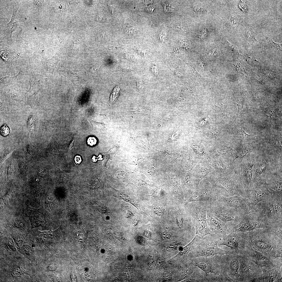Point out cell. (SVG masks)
<instances>
[{"label":"cell","mask_w":282,"mask_h":282,"mask_svg":"<svg viewBox=\"0 0 282 282\" xmlns=\"http://www.w3.org/2000/svg\"><path fill=\"white\" fill-rule=\"evenodd\" d=\"M282 149L262 146L255 154L252 186L256 184L265 182L269 175L282 169Z\"/></svg>","instance_id":"6da1fadb"},{"label":"cell","mask_w":282,"mask_h":282,"mask_svg":"<svg viewBox=\"0 0 282 282\" xmlns=\"http://www.w3.org/2000/svg\"><path fill=\"white\" fill-rule=\"evenodd\" d=\"M244 234L246 246L274 259L282 258V243L273 233L259 228Z\"/></svg>","instance_id":"7a4b0ae2"},{"label":"cell","mask_w":282,"mask_h":282,"mask_svg":"<svg viewBox=\"0 0 282 282\" xmlns=\"http://www.w3.org/2000/svg\"><path fill=\"white\" fill-rule=\"evenodd\" d=\"M222 256L195 257L191 259L190 264L197 266L204 273L206 282H230L223 269Z\"/></svg>","instance_id":"3957f363"},{"label":"cell","mask_w":282,"mask_h":282,"mask_svg":"<svg viewBox=\"0 0 282 282\" xmlns=\"http://www.w3.org/2000/svg\"><path fill=\"white\" fill-rule=\"evenodd\" d=\"M196 239L194 247L189 255L192 258L198 257L222 256L231 253V250H225L219 248L218 244L221 238L214 233L207 235L202 238L196 234Z\"/></svg>","instance_id":"277c9868"},{"label":"cell","mask_w":282,"mask_h":282,"mask_svg":"<svg viewBox=\"0 0 282 282\" xmlns=\"http://www.w3.org/2000/svg\"><path fill=\"white\" fill-rule=\"evenodd\" d=\"M255 209V212L267 227L269 224L282 220V197L273 193L256 204Z\"/></svg>","instance_id":"5b68a950"},{"label":"cell","mask_w":282,"mask_h":282,"mask_svg":"<svg viewBox=\"0 0 282 282\" xmlns=\"http://www.w3.org/2000/svg\"><path fill=\"white\" fill-rule=\"evenodd\" d=\"M255 159V154L249 153L243 157L236 159L233 162L235 173L237 176L246 195L252 185Z\"/></svg>","instance_id":"8992f818"},{"label":"cell","mask_w":282,"mask_h":282,"mask_svg":"<svg viewBox=\"0 0 282 282\" xmlns=\"http://www.w3.org/2000/svg\"><path fill=\"white\" fill-rule=\"evenodd\" d=\"M207 210V212L225 224L232 221L239 223L243 216V215L234 208L218 201L217 202L216 201L208 202Z\"/></svg>","instance_id":"52a82bcc"},{"label":"cell","mask_w":282,"mask_h":282,"mask_svg":"<svg viewBox=\"0 0 282 282\" xmlns=\"http://www.w3.org/2000/svg\"><path fill=\"white\" fill-rule=\"evenodd\" d=\"M194 207L193 225L196 230V234L202 238L213 232L209 228L207 219L208 202H196Z\"/></svg>","instance_id":"ba28073f"},{"label":"cell","mask_w":282,"mask_h":282,"mask_svg":"<svg viewBox=\"0 0 282 282\" xmlns=\"http://www.w3.org/2000/svg\"><path fill=\"white\" fill-rule=\"evenodd\" d=\"M239 282H259L261 268L243 254H239Z\"/></svg>","instance_id":"9c48e42d"},{"label":"cell","mask_w":282,"mask_h":282,"mask_svg":"<svg viewBox=\"0 0 282 282\" xmlns=\"http://www.w3.org/2000/svg\"><path fill=\"white\" fill-rule=\"evenodd\" d=\"M210 182L214 186L225 191L231 196L239 195L247 198L245 191L235 173L230 176H221Z\"/></svg>","instance_id":"30bf717a"},{"label":"cell","mask_w":282,"mask_h":282,"mask_svg":"<svg viewBox=\"0 0 282 282\" xmlns=\"http://www.w3.org/2000/svg\"><path fill=\"white\" fill-rule=\"evenodd\" d=\"M218 202L235 209L242 215L255 212V206H253L249 199L239 195L226 197L222 195L216 198Z\"/></svg>","instance_id":"8fae6325"},{"label":"cell","mask_w":282,"mask_h":282,"mask_svg":"<svg viewBox=\"0 0 282 282\" xmlns=\"http://www.w3.org/2000/svg\"><path fill=\"white\" fill-rule=\"evenodd\" d=\"M221 261L224 272L231 282H239V254L232 250L230 253L222 256Z\"/></svg>","instance_id":"7c38bea8"},{"label":"cell","mask_w":282,"mask_h":282,"mask_svg":"<svg viewBox=\"0 0 282 282\" xmlns=\"http://www.w3.org/2000/svg\"><path fill=\"white\" fill-rule=\"evenodd\" d=\"M267 227L257 214L252 212L244 215L241 221L233 228L232 231L245 232L259 228L266 229Z\"/></svg>","instance_id":"4fadbf2b"},{"label":"cell","mask_w":282,"mask_h":282,"mask_svg":"<svg viewBox=\"0 0 282 282\" xmlns=\"http://www.w3.org/2000/svg\"><path fill=\"white\" fill-rule=\"evenodd\" d=\"M219 244L226 246L239 254H242L246 247L244 232L232 231L221 239Z\"/></svg>","instance_id":"5bb4252c"},{"label":"cell","mask_w":282,"mask_h":282,"mask_svg":"<svg viewBox=\"0 0 282 282\" xmlns=\"http://www.w3.org/2000/svg\"><path fill=\"white\" fill-rule=\"evenodd\" d=\"M282 258L278 257L267 267L261 268L262 273L260 282H281Z\"/></svg>","instance_id":"9a60e30c"},{"label":"cell","mask_w":282,"mask_h":282,"mask_svg":"<svg viewBox=\"0 0 282 282\" xmlns=\"http://www.w3.org/2000/svg\"><path fill=\"white\" fill-rule=\"evenodd\" d=\"M272 193L265 182L253 185L247 193L246 197L252 204L255 206L260 202L266 199Z\"/></svg>","instance_id":"2e32d148"},{"label":"cell","mask_w":282,"mask_h":282,"mask_svg":"<svg viewBox=\"0 0 282 282\" xmlns=\"http://www.w3.org/2000/svg\"><path fill=\"white\" fill-rule=\"evenodd\" d=\"M242 254L245 255L261 268L269 266L273 263L275 259L246 245Z\"/></svg>","instance_id":"e0dca14e"},{"label":"cell","mask_w":282,"mask_h":282,"mask_svg":"<svg viewBox=\"0 0 282 282\" xmlns=\"http://www.w3.org/2000/svg\"><path fill=\"white\" fill-rule=\"evenodd\" d=\"M220 195L213 190L205 188L197 189L185 202V205L192 202H212L217 201V196Z\"/></svg>","instance_id":"ac0fdd59"},{"label":"cell","mask_w":282,"mask_h":282,"mask_svg":"<svg viewBox=\"0 0 282 282\" xmlns=\"http://www.w3.org/2000/svg\"><path fill=\"white\" fill-rule=\"evenodd\" d=\"M260 144H253L249 143H239L233 149L231 159L233 162L236 159L244 157L249 153H256L261 146Z\"/></svg>","instance_id":"d6986e66"},{"label":"cell","mask_w":282,"mask_h":282,"mask_svg":"<svg viewBox=\"0 0 282 282\" xmlns=\"http://www.w3.org/2000/svg\"><path fill=\"white\" fill-rule=\"evenodd\" d=\"M207 224L209 229L221 239L227 235V226L225 223L207 212Z\"/></svg>","instance_id":"ffe728a7"},{"label":"cell","mask_w":282,"mask_h":282,"mask_svg":"<svg viewBox=\"0 0 282 282\" xmlns=\"http://www.w3.org/2000/svg\"><path fill=\"white\" fill-rule=\"evenodd\" d=\"M282 169L269 175L265 179V183L269 190L282 197Z\"/></svg>","instance_id":"44dd1931"},{"label":"cell","mask_w":282,"mask_h":282,"mask_svg":"<svg viewBox=\"0 0 282 282\" xmlns=\"http://www.w3.org/2000/svg\"><path fill=\"white\" fill-rule=\"evenodd\" d=\"M25 211V214L29 218L32 228L40 226L44 223L43 215L38 209L27 206Z\"/></svg>","instance_id":"7402d4cb"},{"label":"cell","mask_w":282,"mask_h":282,"mask_svg":"<svg viewBox=\"0 0 282 282\" xmlns=\"http://www.w3.org/2000/svg\"><path fill=\"white\" fill-rule=\"evenodd\" d=\"M274 234L282 243V220L269 224L266 229Z\"/></svg>","instance_id":"603a6c76"},{"label":"cell","mask_w":282,"mask_h":282,"mask_svg":"<svg viewBox=\"0 0 282 282\" xmlns=\"http://www.w3.org/2000/svg\"><path fill=\"white\" fill-rule=\"evenodd\" d=\"M243 37L246 41L248 42L254 43L258 42L255 38L254 32L251 27H248L244 30Z\"/></svg>","instance_id":"cb8c5ba5"},{"label":"cell","mask_w":282,"mask_h":282,"mask_svg":"<svg viewBox=\"0 0 282 282\" xmlns=\"http://www.w3.org/2000/svg\"><path fill=\"white\" fill-rule=\"evenodd\" d=\"M196 239V237L195 236L190 243L182 248L180 252L177 255L176 257H184L186 256L189 252L192 250L194 247Z\"/></svg>","instance_id":"d4e9b609"},{"label":"cell","mask_w":282,"mask_h":282,"mask_svg":"<svg viewBox=\"0 0 282 282\" xmlns=\"http://www.w3.org/2000/svg\"><path fill=\"white\" fill-rule=\"evenodd\" d=\"M196 172V175L195 180L196 186L197 187L199 182L209 172L206 168H200Z\"/></svg>","instance_id":"484cf974"},{"label":"cell","mask_w":282,"mask_h":282,"mask_svg":"<svg viewBox=\"0 0 282 282\" xmlns=\"http://www.w3.org/2000/svg\"><path fill=\"white\" fill-rule=\"evenodd\" d=\"M116 195V197L119 199L130 202L136 207H137V204L136 202L128 195L120 192H117Z\"/></svg>","instance_id":"4316f807"},{"label":"cell","mask_w":282,"mask_h":282,"mask_svg":"<svg viewBox=\"0 0 282 282\" xmlns=\"http://www.w3.org/2000/svg\"><path fill=\"white\" fill-rule=\"evenodd\" d=\"M88 120L91 124L92 129L95 130H98L104 128L105 125L103 123L95 121L92 119H88Z\"/></svg>","instance_id":"83f0119b"},{"label":"cell","mask_w":282,"mask_h":282,"mask_svg":"<svg viewBox=\"0 0 282 282\" xmlns=\"http://www.w3.org/2000/svg\"><path fill=\"white\" fill-rule=\"evenodd\" d=\"M208 137H214L218 135L219 131L216 128H213L209 130L202 131Z\"/></svg>","instance_id":"f1b7e54d"},{"label":"cell","mask_w":282,"mask_h":282,"mask_svg":"<svg viewBox=\"0 0 282 282\" xmlns=\"http://www.w3.org/2000/svg\"><path fill=\"white\" fill-rule=\"evenodd\" d=\"M176 221L178 226L179 228L182 229L184 226V220L183 215L181 213L177 215L176 217Z\"/></svg>","instance_id":"f546056e"},{"label":"cell","mask_w":282,"mask_h":282,"mask_svg":"<svg viewBox=\"0 0 282 282\" xmlns=\"http://www.w3.org/2000/svg\"><path fill=\"white\" fill-rule=\"evenodd\" d=\"M265 38L267 41L274 48L277 50L281 51H282V44L276 43L273 41V40L270 38L265 37Z\"/></svg>","instance_id":"4dcf8cb0"},{"label":"cell","mask_w":282,"mask_h":282,"mask_svg":"<svg viewBox=\"0 0 282 282\" xmlns=\"http://www.w3.org/2000/svg\"><path fill=\"white\" fill-rule=\"evenodd\" d=\"M20 252L26 256H29L31 252V248L28 245H24L20 249Z\"/></svg>","instance_id":"1f68e13d"},{"label":"cell","mask_w":282,"mask_h":282,"mask_svg":"<svg viewBox=\"0 0 282 282\" xmlns=\"http://www.w3.org/2000/svg\"><path fill=\"white\" fill-rule=\"evenodd\" d=\"M152 209L154 213L157 216H161L164 213V209L160 206H155L153 207Z\"/></svg>","instance_id":"d6a6232c"},{"label":"cell","mask_w":282,"mask_h":282,"mask_svg":"<svg viewBox=\"0 0 282 282\" xmlns=\"http://www.w3.org/2000/svg\"><path fill=\"white\" fill-rule=\"evenodd\" d=\"M13 238L16 246L20 249L22 245L23 241L18 236H13Z\"/></svg>","instance_id":"836d02e7"},{"label":"cell","mask_w":282,"mask_h":282,"mask_svg":"<svg viewBox=\"0 0 282 282\" xmlns=\"http://www.w3.org/2000/svg\"><path fill=\"white\" fill-rule=\"evenodd\" d=\"M21 274L20 269L18 267L14 268L11 272V275L14 277H20Z\"/></svg>","instance_id":"e575fe53"},{"label":"cell","mask_w":282,"mask_h":282,"mask_svg":"<svg viewBox=\"0 0 282 282\" xmlns=\"http://www.w3.org/2000/svg\"><path fill=\"white\" fill-rule=\"evenodd\" d=\"M236 103L237 105L238 108V110L237 113L236 114V117L234 121L233 122H234L236 120V119L237 118L239 115L241 113L242 110L243 105L244 103H238L237 102H236Z\"/></svg>","instance_id":"d590c367"},{"label":"cell","mask_w":282,"mask_h":282,"mask_svg":"<svg viewBox=\"0 0 282 282\" xmlns=\"http://www.w3.org/2000/svg\"><path fill=\"white\" fill-rule=\"evenodd\" d=\"M9 132V128L6 125H4L1 128V134L3 136H6L8 135Z\"/></svg>","instance_id":"8d00e7d4"},{"label":"cell","mask_w":282,"mask_h":282,"mask_svg":"<svg viewBox=\"0 0 282 282\" xmlns=\"http://www.w3.org/2000/svg\"><path fill=\"white\" fill-rule=\"evenodd\" d=\"M229 20L232 24L233 25H235L239 24V20L237 17L233 15H230Z\"/></svg>","instance_id":"74e56055"},{"label":"cell","mask_w":282,"mask_h":282,"mask_svg":"<svg viewBox=\"0 0 282 282\" xmlns=\"http://www.w3.org/2000/svg\"><path fill=\"white\" fill-rule=\"evenodd\" d=\"M7 245L8 247L12 251H15L16 250L15 244L13 240L10 239L8 241Z\"/></svg>","instance_id":"f35d334b"},{"label":"cell","mask_w":282,"mask_h":282,"mask_svg":"<svg viewBox=\"0 0 282 282\" xmlns=\"http://www.w3.org/2000/svg\"><path fill=\"white\" fill-rule=\"evenodd\" d=\"M97 142L96 139L94 137H89L87 141L88 144L91 146L95 145L96 144Z\"/></svg>","instance_id":"ab89813d"},{"label":"cell","mask_w":282,"mask_h":282,"mask_svg":"<svg viewBox=\"0 0 282 282\" xmlns=\"http://www.w3.org/2000/svg\"><path fill=\"white\" fill-rule=\"evenodd\" d=\"M57 268L56 265L54 263H51L48 265L46 267L47 270L49 271H54L56 270Z\"/></svg>","instance_id":"60d3db41"},{"label":"cell","mask_w":282,"mask_h":282,"mask_svg":"<svg viewBox=\"0 0 282 282\" xmlns=\"http://www.w3.org/2000/svg\"><path fill=\"white\" fill-rule=\"evenodd\" d=\"M171 237V235L169 233L166 232H163L161 235V238L163 240H168Z\"/></svg>","instance_id":"b9f144b4"},{"label":"cell","mask_w":282,"mask_h":282,"mask_svg":"<svg viewBox=\"0 0 282 282\" xmlns=\"http://www.w3.org/2000/svg\"><path fill=\"white\" fill-rule=\"evenodd\" d=\"M238 5L239 8L243 12H245L246 11L247 9V7L244 3L242 1H240Z\"/></svg>","instance_id":"7bdbcfd3"},{"label":"cell","mask_w":282,"mask_h":282,"mask_svg":"<svg viewBox=\"0 0 282 282\" xmlns=\"http://www.w3.org/2000/svg\"><path fill=\"white\" fill-rule=\"evenodd\" d=\"M163 275L164 278L167 279H170L171 278L172 274L169 272L167 271H165L163 273Z\"/></svg>","instance_id":"ee69618b"},{"label":"cell","mask_w":282,"mask_h":282,"mask_svg":"<svg viewBox=\"0 0 282 282\" xmlns=\"http://www.w3.org/2000/svg\"><path fill=\"white\" fill-rule=\"evenodd\" d=\"M74 161L75 163L78 166L79 164L82 161V160L81 156L79 155H77L74 158Z\"/></svg>","instance_id":"f6af8a7d"},{"label":"cell","mask_w":282,"mask_h":282,"mask_svg":"<svg viewBox=\"0 0 282 282\" xmlns=\"http://www.w3.org/2000/svg\"><path fill=\"white\" fill-rule=\"evenodd\" d=\"M194 148L196 152V153H197L198 154H201L202 153V152H203V149L199 146L196 145L194 147Z\"/></svg>","instance_id":"bcb514c9"},{"label":"cell","mask_w":282,"mask_h":282,"mask_svg":"<svg viewBox=\"0 0 282 282\" xmlns=\"http://www.w3.org/2000/svg\"><path fill=\"white\" fill-rule=\"evenodd\" d=\"M188 64L189 68H190L191 69V70L193 71V73H194L197 76H198V77H199V74L197 73V72L196 71L195 68L193 66H191L189 64Z\"/></svg>","instance_id":"7dc6e473"},{"label":"cell","mask_w":282,"mask_h":282,"mask_svg":"<svg viewBox=\"0 0 282 282\" xmlns=\"http://www.w3.org/2000/svg\"><path fill=\"white\" fill-rule=\"evenodd\" d=\"M74 140H73L71 142L68 147V150L71 149L73 147L74 144Z\"/></svg>","instance_id":"c3c4849f"},{"label":"cell","mask_w":282,"mask_h":282,"mask_svg":"<svg viewBox=\"0 0 282 282\" xmlns=\"http://www.w3.org/2000/svg\"><path fill=\"white\" fill-rule=\"evenodd\" d=\"M153 68V70H153L154 72H155V75H158V70H157V68L155 66H154V67Z\"/></svg>","instance_id":"681fc988"}]
</instances>
